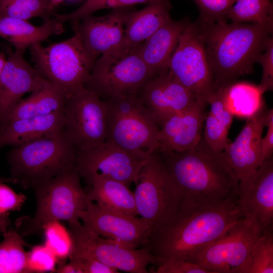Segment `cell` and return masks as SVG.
Returning a JSON list of instances; mask_svg holds the SVG:
<instances>
[{"label": "cell", "instance_id": "1", "mask_svg": "<svg viewBox=\"0 0 273 273\" xmlns=\"http://www.w3.org/2000/svg\"><path fill=\"white\" fill-rule=\"evenodd\" d=\"M242 217L238 195L209 204L181 201L172 219L153 232L141 248L158 263L188 260Z\"/></svg>", "mask_w": 273, "mask_h": 273}, {"label": "cell", "instance_id": "2", "mask_svg": "<svg viewBox=\"0 0 273 273\" xmlns=\"http://www.w3.org/2000/svg\"><path fill=\"white\" fill-rule=\"evenodd\" d=\"M194 24L212 74L214 90L253 71L273 30V22L258 24L198 20Z\"/></svg>", "mask_w": 273, "mask_h": 273}, {"label": "cell", "instance_id": "3", "mask_svg": "<svg viewBox=\"0 0 273 273\" xmlns=\"http://www.w3.org/2000/svg\"><path fill=\"white\" fill-rule=\"evenodd\" d=\"M158 153L178 189L181 201L209 204L238 195L239 181L223 151L211 148L203 135L189 150Z\"/></svg>", "mask_w": 273, "mask_h": 273}, {"label": "cell", "instance_id": "4", "mask_svg": "<svg viewBox=\"0 0 273 273\" xmlns=\"http://www.w3.org/2000/svg\"><path fill=\"white\" fill-rule=\"evenodd\" d=\"M77 151L63 131L14 147L7 156L11 177L35 190L75 166Z\"/></svg>", "mask_w": 273, "mask_h": 273}, {"label": "cell", "instance_id": "5", "mask_svg": "<svg viewBox=\"0 0 273 273\" xmlns=\"http://www.w3.org/2000/svg\"><path fill=\"white\" fill-rule=\"evenodd\" d=\"M105 101L107 108L106 141L144 158L156 153L160 126L138 93Z\"/></svg>", "mask_w": 273, "mask_h": 273}, {"label": "cell", "instance_id": "6", "mask_svg": "<svg viewBox=\"0 0 273 273\" xmlns=\"http://www.w3.org/2000/svg\"><path fill=\"white\" fill-rule=\"evenodd\" d=\"M35 68L68 97L85 87L96 59L75 32L71 37L43 47L29 48Z\"/></svg>", "mask_w": 273, "mask_h": 273}, {"label": "cell", "instance_id": "7", "mask_svg": "<svg viewBox=\"0 0 273 273\" xmlns=\"http://www.w3.org/2000/svg\"><path fill=\"white\" fill-rule=\"evenodd\" d=\"M75 166L69 168L34 190L37 207L22 236L38 234L44 224L64 220L69 226L78 223L82 212L90 201L81 187Z\"/></svg>", "mask_w": 273, "mask_h": 273}, {"label": "cell", "instance_id": "8", "mask_svg": "<svg viewBox=\"0 0 273 273\" xmlns=\"http://www.w3.org/2000/svg\"><path fill=\"white\" fill-rule=\"evenodd\" d=\"M135 184L138 214L153 232L175 215L181 200L179 192L158 153L147 158Z\"/></svg>", "mask_w": 273, "mask_h": 273}, {"label": "cell", "instance_id": "9", "mask_svg": "<svg viewBox=\"0 0 273 273\" xmlns=\"http://www.w3.org/2000/svg\"><path fill=\"white\" fill-rule=\"evenodd\" d=\"M155 75L138 47L125 53L104 54L94 62L85 87L106 99L138 93Z\"/></svg>", "mask_w": 273, "mask_h": 273}, {"label": "cell", "instance_id": "10", "mask_svg": "<svg viewBox=\"0 0 273 273\" xmlns=\"http://www.w3.org/2000/svg\"><path fill=\"white\" fill-rule=\"evenodd\" d=\"M63 114L62 131L77 150L106 141V103L93 91L84 87L67 97Z\"/></svg>", "mask_w": 273, "mask_h": 273}, {"label": "cell", "instance_id": "11", "mask_svg": "<svg viewBox=\"0 0 273 273\" xmlns=\"http://www.w3.org/2000/svg\"><path fill=\"white\" fill-rule=\"evenodd\" d=\"M69 232L72 242L70 259L92 258L129 273H148L150 264L159 263V260L145 249H131L102 237L80 222L69 225Z\"/></svg>", "mask_w": 273, "mask_h": 273}, {"label": "cell", "instance_id": "12", "mask_svg": "<svg viewBox=\"0 0 273 273\" xmlns=\"http://www.w3.org/2000/svg\"><path fill=\"white\" fill-rule=\"evenodd\" d=\"M167 69L198 100L208 103L214 91L213 79L194 23L190 22L179 35Z\"/></svg>", "mask_w": 273, "mask_h": 273}, {"label": "cell", "instance_id": "13", "mask_svg": "<svg viewBox=\"0 0 273 273\" xmlns=\"http://www.w3.org/2000/svg\"><path fill=\"white\" fill-rule=\"evenodd\" d=\"M262 233L242 217L217 240L191 257L210 273H240L250 251Z\"/></svg>", "mask_w": 273, "mask_h": 273}, {"label": "cell", "instance_id": "14", "mask_svg": "<svg viewBox=\"0 0 273 273\" xmlns=\"http://www.w3.org/2000/svg\"><path fill=\"white\" fill-rule=\"evenodd\" d=\"M147 157L132 153L106 141L97 146L77 150L75 166L87 184L96 178L104 177L128 185L135 183Z\"/></svg>", "mask_w": 273, "mask_h": 273}, {"label": "cell", "instance_id": "15", "mask_svg": "<svg viewBox=\"0 0 273 273\" xmlns=\"http://www.w3.org/2000/svg\"><path fill=\"white\" fill-rule=\"evenodd\" d=\"M80 219L98 235L131 249L141 248L152 232L143 218L113 211L92 201L82 212Z\"/></svg>", "mask_w": 273, "mask_h": 273}, {"label": "cell", "instance_id": "16", "mask_svg": "<svg viewBox=\"0 0 273 273\" xmlns=\"http://www.w3.org/2000/svg\"><path fill=\"white\" fill-rule=\"evenodd\" d=\"M238 197L248 222L261 233L272 229V156L264 160L252 175L239 181Z\"/></svg>", "mask_w": 273, "mask_h": 273}, {"label": "cell", "instance_id": "17", "mask_svg": "<svg viewBox=\"0 0 273 273\" xmlns=\"http://www.w3.org/2000/svg\"><path fill=\"white\" fill-rule=\"evenodd\" d=\"M6 62L0 81V130L26 93L42 88L48 82L24 58V51L5 47Z\"/></svg>", "mask_w": 273, "mask_h": 273}, {"label": "cell", "instance_id": "18", "mask_svg": "<svg viewBox=\"0 0 273 273\" xmlns=\"http://www.w3.org/2000/svg\"><path fill=\"white\" fill-rule=\"evenodd\" d=\"M130 7L113 9L105 15L88 16L75 24L76 32L88 52L96 60L117 52L123 42Z\"/></svg>", "mask_w": 273, "mask_h": 273}, {"label": "cell", "instance_id": "19", "mask_svg": "<svg viewBox=\"0 0 273 273\" xmlns=\"http://www.w3.org/2000/svg\"><path fill=\"white\" fill-rule=\"evenodd\" d=\"M269 109L264 105L247 120L234 142L223 153L239 181L252 175L262 162L260 143Z\"/></svg>", "mask_w": 273, "mask_h": 273}, {"label": "cell", "instance_id": "20", "mask_svg": "<svg viewBox=\"0 0 273 273\" xmlns=\"http://www.w3.org/2000/svg\"><path fill=\"white\" fill-rule=\"evenodd\" d=\"M141 97L159 125L168 117L193 105L198 99L166 69L142 87Z\"/></svg>", "mask_w": 273, "mask_h": 273}, {"label": "cell", "instance_id": "21", "mask_svg": "<svg viewBox=\"0 0 273 273\" xmlns=\"http://www.w3.org/2000/svg\"><path fill=\"white\" fill-rule=\"evenodd\" d=\"M208 105L206 101L198 100L187 109L161 122L156 153L181 152L194 147L203 135Z\"/></svg>", "mask_w": 273, "mask_h": 273}, {"label": "cell", "instance_id": "22", "mask_svg": "<svg viewBox=\"0 0 273 273\" xmlns=\"http://www.w3.org/2000/svg\"><path fill=\"white\" fill-rule=\"evenodd\" d=\"M168 0H157L139 11H133L126 22L121 46L114 53H125L144 43L170 17Z\"/></svg>", "mask_w": 273, "mask_h": 273}, {"label": "cell", "instance_id": "23", "mask_svg": "<svg viewBox=\"0 0 273 273\" xmlns=\"http://www.w3.org/2000/svg\"><path fill=\"white\" fill-rule=\"evenodd\" d=\"M190 23L187 19L176 21L170 17L138 47L142 60L155 75L167 69L179 36Z\"/></svg>", "mask_w": 273, "mask_h": 273}, {"label": "cell", "instance_id": "24", "mask_svg": "<svg viewBox=\"0 0 273 273\" xmlns=\"http://www.w3.org/2000/svg\"><path fill=\"white\" fill-rule=\"evenodd\" d=\"M63 111L9 121L0 130V148L17 147L62 131Z\"/></svg>", "mask_w": 273, "mask_h": 273}, {"label": "cell", "instance_id": "25", "mask_svg": "<svg viewBox=\"0 0 273 273\" xmlns=\"http://www.w3.org/2000/svg\"><path fill=\"white\" fill-rule=\"evenodd\" d=\"M65 31L63 22L53 17L39 26L27 20L12 17H0V37L15 50L24 51L32 46L41 43L50 36Z\"/></svg>", "mask_w": 273, "mask_h": 273}, {"label": "cell", "instance_id": "26", "mask_svg": "<svg viewBox=\"0 0 273 273\" xmlns=\"http://www.w3.org/2000/svg\"><path fill=\"white\" fill-rule=\"evenodd\" d=\"M87 184L85 191L90 201L113 211L138 215L134 193L127 185L104 177L96 178Z\"/></svg>", "mask_w": 273, "mask_h": 273}, {"label": "cell", "instance_id": "27", "mask_svg": "<svg viewBox=\"0 0 273 273\" xmlns=\"http://www.w3.org/2000/svg\"><path fill=\"white\" fill-rule=\"evenodd\" d=\"M208 103L203 136L213 149L223 151L231 142L228 134L234 117L225 104L224 88L214 90Z\"/></svg>", "mask_w": 273, "mask_h": 273}, {"label": "cell", "instance_id": "28", "mask_svg": "<svg viewBox=\"0 0 273 273\" xmlns=\"http://www.w3.org/2000/svg\"><path fill=\"white\" fill-rule=\"evenodd\" d=\"M66 99L60 89L48 81L42 88L19 101L8 123L13 120L46 116L63 111Z\"/></svg>", "mask_w": 273, "mask_h": 273}, {"label": "cell", "instance_id": "29", "mask_svg": "<svg viewBox=\"0 0 273 273\" xmlns=\"http://www.w3.org/2000/svg\"><path fill=\"white\" fill-rule=\"evenodd\" d=\"M225 102L229 111L238 117L248 118L265 103L258 86L248 82H235L224 88Z\"/></svg>", "mask_w": 273, "mask_h": 273}, {"label": "cell", "instance_id": "30", "mask_svg": "<svg viewBox=\"0 0 273 273\" xmlns=\"http://www.w3.org/2000/svg\"><path fill=\"white\" fill-rule=\"evenodd\" d=\"M0 244V273L30 272L28 253L22 236L17 230L4 231Z\"/></svg>", "mask_w": 273, "mask_h": 273}, {"label": "cell", "instance_id": "31", "mask_svg": "<svg viewBox=\"0 0 273 273\" xmlns=\"http://www.w3.org/2000/svg\"><path fill=\"white\" fill-rule=\"evenodd\" d=\"M225 18L233 22L266 24L273 22V4L270 0H237Z\"/></svg>", "mask_w": 273, "mask_h": 273}, {"label": "cell", "instance_id": "32", "mask_svg": "<svg viewBox=\"0 0 273 273\" xmlns=\"http://www.w3.org/2000/svg\"><path fill=\"white\" fill-rule=\"evenodd\" d=\"M261 234L254 243L240 273L273 272V231Z\"/></svg>", "mask_w": 273, "mask_h": 273}, {"label": "cell", "instance_id": "33", "mask_svg": "<svg viewBox=\"0 0 273 273\" xmlns=\"http://www.w3.org/2000/svg\"><path fill=\"white\" fill-rule=\"evenodd\" d=\"M53 10L51 0H0V17H40L46 21L53 16Z\"/></svg>", "mask_w": 273, "mask_h": 273}, {"label": "cell", "instance_id": "34", "mask_svg": "<svg viewBox=\"0 0 273 273\" xmlns=\"http://www.w3.org/2000/svg\"><path fill=\"white\" fill-rule=\"evenodd\" d=\"M157 0H87L75 11L69 14H54L53 17L64 22L69 21L74 24L81 19L104 9H116L131 7L135 4H149Z\"/></svg>", "mask_w": 273, "mask_h": 273}, {"label": "cell", "instance_id": "35", "mask_svg": "<svg viewBox=\"0 0 273 273\" xmlns=\"http://www.w3.org/2000/svg\"><path fill=\"white\" fill-rule=\"evenodd\" d=\"M45 245L54 253L57 259L69 258L72 242L69 231L58 220L47 222L43 228Z\"/></svg>", "mask_w": 273, "mask_h": 273}, {"label": "cell", "instance_id": "36", "mask_svg": "<svg viewBox=\"0 0 273 273\" xmlns=\"http://www.w3.org/2000/svg\"><path fill=\"white\" fill-rule=\"evenodd\" d=\"M57 258L45 245L34 247L28 253L30 272H44L56 271Z\"/></svg>", "mask_w": 273, "mask_h": 273}, {"label": "cell", "instance_id": "37", "mask_svg": "<svg viewBox=\"0 0 273 273\" xmlns=\"http://www.w3.org/2000/svg\"><path fill=\"white\" fill-rule=\"evenodd\" d=\"M200 11L198 20L215 22L226 20L225 15L236 0H193Z\"/></svg>", "mask_w": 273, "mask_h": 273}, {"label": "cell", "instance_id": "38", "mask_svg": "<svg viewBox=\"0 0 273 273\" xmlns=\"http://www.w3.org/2000/svg\"><path fill=\"white\" fill-rule=\"evenodd\" d=\"M258 62L262 68V75L258 86L261 92L264 93L273 89V38L271 36L268 41L263 52L259 56Z\"/></svg>", "mask_w": 273, "mask_h": 273}, {"label": "cell", "instance_id": "39", "mask_svg": "<svg viewBox=\"0 0 273 273\" xmlns=\"http://www.w3.org/2000/svg\"><path fill=\"white\" fill-rule=\"evenodd\" d=\"M153 272L156 273H210L200 265L189 260L161 262Z\"/></svg>", "mask_w": 273, "mask_h": 273}, {"label": "cell", "instance_id": "40", "mask_svg": "<svg viewBox=\"0 0 273 273\" xmlns=\"http://www.w3.org/2000/svg\"><path fill=\"white\" fill-rule=\"evenodd\" d=\"M0 182V213L3 214L8 211L19 208L25 200V197L15 193L6 185Z\"/></svg>", "mask_w": 273, "mask_h": 273}, {"label": "cell", "instance_id": "41", "mask_svg": "<svg viewBox=\"0 0 273 273\" xmlns=\"http://www.w3.org/2000/svg\"><path fill=\"white\" fill-rule=\"evenodd\" d=\"M266 126L265 135L262 138L260 143V159L262 163L273 154V110L269 109Z\"/></svg>", "mask_w": 273, "mask_h": 273}, {"label": "cell", "instance_id": "42", "mask_svg": "<svg viewBox=\"0 0 273 273\" xmlns=\"http://www.w3.org/2000/svg\"><path fill=\"white\" fill-rule=\"evenodd\" d=\"M79 261L83 273H118L119 270L92 258L83 257Z\"/></svg>", "mask_w": 273, "mask_h": 273}, {"label": "cell", "instance_id": "43", "mask_svg": "<svg viewBox=\"0 0 273 273\" xmlns=\"http://www.w3.org/2000/svg\"><path fill=\"white\" fill-rule=\"evenodd\" d=\"M67 264L60 266L56 270L59 273H83L82 270L77 259H71Z\"/></svg>", "mask_w": 273, "mask_h": 273}, {"label": "cell", "instance_id": "44", "mask_svg": "<svg viewBox=\"0 0 273 273\" xmlns=\"http://www.w3.org/2000/svg\"><path fill=\"white\" fill-rule=\"evenodd\" d=\"M4 53H0V81L3 69L6 62V56Z\"/></svg>", "mask_w": 273, "mask_h": 273}, {"label": "cell", "instance_id": "45", "mask_svg": "<svg viewBox=\"0 0 273 273\" xmlns=\"http://www.w3.org/2000/svg\"><path fill=\"white\" fill-rule=\"evenodd\" d=\"M0 182L16 183V180L11 177L10 178L0 177Z\"/></svg>", "mask_w": 273, "mask_h": 273}, {"label": "cell", "instance_id": "46", "mask_svg": "<svg viewBox=\"0 0 273 273\" xmlns=\"http://www.w3.org/2000/svg\"><path fill=\"white\" fill-rule=\"evenodd\" d=\"M63 0H51V6L53 9Z\"/></svg>", "mask_w": 273, "mask_h": 273}, {"label": "cell", "instance_id": "47", "mask_svg": "<svg viewBox=\"0 0 273 273\" xmlns=\"http://www.w3.org/2000/svg\"><path fill=\"white\" fill-rule=\"evenodd\" d=\"M2 215V214H1L0 213V217Z\"/></svg>", "mask_w": 273, "mask_h": 273}, {"label": "cell", "instance_id": "48", "mask_svg": "<svg viewBox=\"0 0 273 273\" xmlns=\"http://www.w3.org/2000/svg\"><path fill=\"white\" fill-rule=\"evenodd\" d=\"M236 1H237V0H236Z\"/></svg>", "mask_w": 273, "mask_h": 273}]
</instances>
